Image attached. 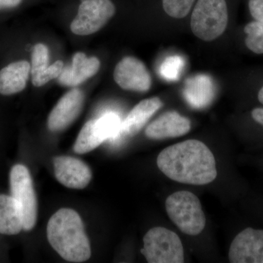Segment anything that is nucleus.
Segmentation results:
<instances>
[{
	"mask_svg": "<svg viewBox=\"0 0 263 263\" xmlns=\"http://www.w3.org/2000/svg\"><path fill=\"white\" fill-rule=\"evenodd\" d=\"M157 164L169 179L186 184H208L217 176L214 155L205 143L197 140L167 147L158 155Z\"/></svg>",
	"mask_w": 263,
	"mask_h": 263,
	"instance_id": "obj_1",
	"label": "nucleus"
},
{
	"mask_svg": "<svg viewBox=\"0 0 263 263\" xmlns=\"http://www.w3.org/2000/svg\"><path fill=\"white\" fill-rule=\"evenodd\" d=\"M50 245L60 256L72 262L91 257V246L81 216L70 209H61L51 216L47 226Z\"/></svg>",
	"mask_w": 263,
	"mask_h": 263,
	"instance_id": "obj_2",
	"label": "nucleus"
},
{
	"mask_svg": "<svg viewBox=\"0 0 263 263\" xmlns=\"http://www.w3.org/2000/svg\"><path fill=\"white\" fill-rule=\"evenodd\" d=\"M165 209L171 221L185 234L195 236L205 228V216L201 203L191 192L179 191L170 195Z\"/></svg>",
	"mask_w": 263,
	"mask_h": 263,
	"instance_id": "obj_3",
	"label": "nucleus"
},
{
	"mask_svg": "<svg viewBox=\"0 0 263 263\" xmlns=\"http://www.w3.org/2000/svg\"><path fill=\"white\" fill-rule=\"evenodd\" d=\"M228 24L226 0H198L191 17L193 34L202 41H212L221 35Z\"/></svg>",
	"mask_w": 263,
	"mask_h": 263,
	"instance_id": "obj_4",
	"label": "nucleus"
},
{
	"mask_svg": "<svg viewBox=\"0 0 263 263\" xmlns=\"http://www.w3.org/2000/svg\"><path fill=\"white\" fill-rule=\"evenodd\" d=\"M141 252L148 263L184 262V252L179 235L162 227H156L147 232Z\"/></svg>",
	"mask_w": 263,
	"mask_h": 263,
	"instance_id": "obj_5",
	"label": "nucleus"
},
{
	"mask_svg": "<svg viewBox=\"0 0 263 263\" xmlns=\"http://www.w3.org/2000/svg\"><path fill=\"white\" fill-rule=\"evenodd\" d=\"M11 196L18 202L24 219V230L29 231L35 226L37 202L30 173L23 164H15L10 171Z\"/></svg>",
	"mask_w": 263,
	"mask_h": 263,
	"instance_id": "obj_6",
	"label": "nucleus"
},
{
	"mask_svg": "<svg viewBox=\"0 0 263 263\" xmlns=\"http://www.w3.org/2000/svg\"><path fill=\"white\" fill-rule=\"evenodd\" d=\"M115 13L111 0H83L71 23V31L77 35L94 34L105 27Z\"/></svg>",
	"mask_w": 263,
	"mask_h": 263,
	"instance_id": "obj_7",
	"label": "nucleus"
},
{
	"mask_svg": "<svg viewBox=\"0 0 263 263\" xmlns=\"http://www.w3.org/2000/svg\"><path fill=\"white\" fill-rule=\"evenodd\" d=\"M121 123L117 114L112 113L105 114L100 119L86 122L74 145L76 153H88L103 142L112 139L119 133Z\"/></svg>",
	"mask_w": 263,
	"mask_h": 263,
	"instance_id": "obj_8",
	"label": "nucleus"
},
{
	"mask_svg": "<svg viewBox=\"0 0 263 263\" xmlns=\"http://www.w3.org/2000/svg\"><path fill=\"white\" fill-rule=\"evenodd\" d=\"M114 81L122 89L146 92L152 86V77L144 64L133 57L123 58L116 66Z\"/></svg>",
	"mask_w": 263,
	"mask_h": 263,
	"instance_id": "obj_9",
	"label": "nucleus"
},
{
	"mask_svg": "<svg viewBox=\"0 0 263 263\" xmlns=\"http://www.w3.org/2000/svg\"><path fill=\"white\" fill-rule=\"evenodd\" d=\"M231 263H263V230L248 228L238 233L230 245Z\"/></svg>",
	"mask_w": 263,
	"mask_h": 263,
	"instance_id": "obj_10",
	"label": "nucleus"
},
{
	"mask_svg": "<svg viewBox=\"0 0 263 263\" xmlns=\"http://www.w3.org/2000/svg\"><path fill=\"white\" fill-rule=\"evenodd\" d=\"M53 163L57 179L66 187L82 190L91 181V170L79 159L60 156L53 158Z\"/></svg>",
	"mask_w": 263,
	"mask_h": 263,
	"instance_id": "obj_11",
	"label": "nucleus"
},
{
	"mask_svg": "<svg viewBox=\"0 0 263 263\" xmlns=\"http://www.w3.org/2000/svg\"><path fill=\"white\" fill-rule=\"evenodd\" d=\"M84 101V93L80 89H74L66 93L48 117L50 130L61 131L69 127L81 114Z\"/></svg>",
	"mask_w": 263,
	"mask_h": 263,
	"instance_id": "obj_12",
	"label": "nucleus"
},
{
	"mask_svg": "<svg viewBox=\"0 0 263 263\" xmlns=\"http://www.w3.org/2000/svg\"><path fill=\"white\" fill-rule=\"evenodd\" d=\"M191 129V122L187 118L176 111L166 112L151 123L145 134L152 140L178 138L187 134Z\"/></svg>",
	"mask_w": 263,
	"mask_h": 263,
	"instance_id": "obj_13",
	"label": "nucleus"
},
{
	"mask_svg": "<svg viewBox=\"0 0 263 263\" xmlns=\"http://www.w3.org/2000/svg\"><path fill=\"white\" fill-rule=\"evenodd\" d=\"M100 62L97 57H87L78 52L72 58L71 67H66L59 76V82L66 86H76L94 76L100 70Z\"/></svg>",
	"mask_w": 263,
	"mask_h": 263,
	"instance_id": "obj_14",
	"label": "nucleus"
},
{
	"mask_svg": "<svg viewBox=\"0 0 263 263\" xmlns=\"http://www.w3.org/2000/svg\"><path fill=\"white\" fill-rule=\"evenodd\" d=\"M163 103L157 97L142 100L129 112L122 122L121 133L123 136H134L144 127L152 116L162 108Z\"/></svg>",
	"mask_w": 263,
	"mask_h": 263,
	"instance_id": "obj_15",
	"label": "nucleus"
},
{
	"mask_svg": "<svg viewBox=\"0 0 263 263\" xmlns=\"http://www.w3.org/2000/svg\"><path fill=\"white\" fill-rule=\"evenodd\" d=\"M215 95L212 79L206 75H197L186 81L183 96L189 105L194 108L202 109L209 106Z\"/></svg>",
	"mask_w": 263,
	"mask_h": 263,
	"instance_id": "obj_16",
	"label": "nucleus"
},
{
	"mask_svg": "<svg viewBox=\"0 0 263 263\" xmlns=\"http://www.w3.org/2000/svg\"><path fill=\"white\" fill-rule=\"evenodd\" d=\"M31 65L27 61L10 64L0 70V94L12 95L23 91L27 86Z\"/></svg>",
	"mask_w": 263,
	"mask_h": 263,
	"instance_id": "obj_17",
	"label": "nucleus"
},
{
	"mask_svg": "<svg viewBox=\"0 0 263 263\" xmlns=\"http://www.w3.org/2000/svg\"><path fill=\"white\" fill-rule=\"evenodd\" d=\"M24 229L23 214L13 196L0 195V233L15 235Z\"/></svg>",
	"mask_w": 263,
	"mask_h": 263,
	"instance_id": "obj_18",
	"label": "nucleus"
},
{
	"mask_svg": "<svg viewBox=\"0 0 263 263\" xmlns=\"http://www.w3.org/2000/svg\"><path fill=\"white\" fill-rule=\"evenodd\" d=\"M246 48L254 54H263V23L252 21L243 27Z\"/></svg>",
	"mask_w": 263,
	"mask_h": 263,
	"instance_id": "obj_19",
	"label": "nucleus"
},
{
	"mask_svg": "<svg viewBox=\"0 0 263 263\" xmlns=\"http://www.w3.org/2000/svg\"><path fill=\"white\" fill-rule=\"evenodd\" d=\"M49 53L48 48L43 43H37L33 48L31 75L32 79L43 73L49 67Z\"/></svg>",
	"mask_w": 263,
	"mask_h": 263,
	"instance_id": "obj_20",
	"label": "nucleus"
},
{
	"mask_svg": "<svg viewBox=\"0 0 263 263\" xmlns=\"http://www.w3.org/2000/svg\"><path fill=\"white\" fill-rule=\"evenodd\" d=\"M184 67V61L178 55L167 57L162 62L160 68L161 76L167 81L178 80Z\"/></svg>",
	"mask_w": 263,
	"mask_h": 263,
	"instance_id": "obj_21",
	"label": "nucleus"
},
{
	"mask_svg": "<svg viewBox=\"0 0 263 263\" xmlns=\"http://www.w3.org/2000/svg\"><path fill=\"white\" fill-rule=\"evenodd\" d=\"M195 0H162L165 13L175 18H184L190 13Z\"/></svg>",
	"mask_w": 263,
	"mask_h": 263,
	"instance_id": "obj_22",
	"label": "nucleus"
},
{
	"mask_svg": "<svg viewBox=\"0 0 263 263\" xmlns=\"http://www.w3.org/2000/svg\"><path fill=\"white\" fill-rule=\"evenodd\" d=\"M63 68L64 65L62 61L58 60V61L55 62L51 65H49L47 70L45 71L43 73L37 76L35 79H32V84L36 87H41L43 85L47 84L50 81L59 78V76L62 73Z\"/></svg>",
	"mask_w": 263,
	"mask_h": 263,
	"instance_id": "obj_23",
	"label": "nucleus"
},
{
	"mask_svg": "<svg viewBox=\"0 0 263 263\" xmlns=\"http://www.w3.org/2000/svg\"><path fill=\"white\" fill-rule=\"evenodd\" d=\"M248 7L253 20L263 23V0H249Z\"/></svg>",
	"mask_w": 263,
	"mask_h": 263,
	"instance_id": "obj_24",
	"label": "nucleus"
},
{
	"mask_svg": "<svg viewBox=\"0 0 263 263\" xmlns=\"http://www.w3.org/2000/svg\"><path fill=\"white\" fill-rule=\"evenodd\" d=\"M251 117L254 122L263 127V107L254 108L251 112Z\"/></svg>",
	"mask_w": 263,
	"mask_h": 263,
	"instance_id": "obj_25",
	"label": "nucleus"
},
{
	"mask_svg": "<svg viewBox=\"0 0 263 263\" xmlns=\"http://www.w3.org/2000/svg\"><path fill=\"white\" fill-rule=\"evenodd\" d=\"M22 2V0H0V10L15 8Z\"/></svg>",
	"mask_w": 263,
	"mask_h": 263,
	"instance_id": "obj_26",
	"label": "nucleus"
}]
</instances>
